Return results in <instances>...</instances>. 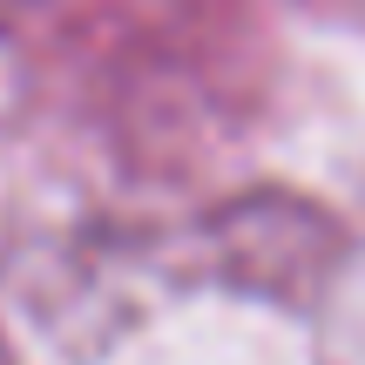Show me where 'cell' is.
I'll return each instance as SVG.
<instances>
[]
</instances>
